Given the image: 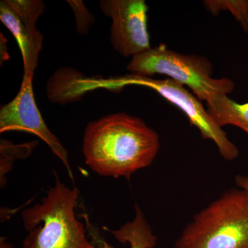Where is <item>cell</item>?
Returning a JSON list of instances; mask_svg holds the SVG:
<instances>
[{
  "label": "cell",
  "mask_w": 248,
  "mask_h": 248,
  "mask_svg": "<svg viewBox=\"0 0 248 248\" xmlns=\"http://www.w3.org/2000/svg\"><path fill=\"white\" fill-rule=\"evenodd\" d=\"M159 148V135L141 118L117 112L88 124L82 151L94 172L129 179L153 164Z\"/></svg>",
  "instance_id": "obj_1"
},
{
  "label": "cell",
  "mask_w": 248,
  "mask_h": 248,
  "mask_svg": "<svg viewBox=\"0 0 248 248\" xmlns=\"http://www.w3.org/2000/svg\"><path fill=\"white\" fill-rule=\"evenodd\" d=\"M80 191L70 188L56 175L55 184L40 203L22 212L29 232L23 248H101L86 237V228L76 217Z\"/></svg>",
  "instance_id": "obj_2"
},
{
  "label": "cell",
  "mask_w": 248,
  "mask_h": 248,
  "mask_svg": "<svg viewBox=\"0 0 248 248\" xmlns=\"http://www.w3.org/2000/svg\"><path fill=\"white\" fill-rule=\"evenodd\" d=\"M174 248H248V195L224 192L196 214Z\"/></svg>",
  "instance_id": "obj_3"
},
{
  "label": "cell",
  "mask_w": 248,
  "mask_h": 248,
  "mask_svg": "<svg viewBox=\"0 0 248 248\" xmlns=\"http://www.w3.org/2000/svg\"><path fill=\"white\" fill-rule=\"evenodd\" d=\"M127 68L139 76H169L190 88L200 101L207 102L217 94H230L235 87L234 82L228 78H212L213 65L208 58L177 53L164 44L132 58Z\"/></svg>",
  "instance_id": "obj_4"
},
{
  "label": "cell",
  "mask_w": 248,
  "mask_h": 248,
  "mask_svg": "<svg viewBox=\"0 0 248 248\" xmlns=\"http://www.w3.org/2000/svg\"><path fill=\"white\" fill-rule=\"evenodd\" d=\"M127 86H145L154 90L169 102L181 109L187 115L190 124L200 130L205 140L213 141L223 159L232 161L239 156L237 147L228 139L224 130L218 126L204 108L198 98L189 92L181 83L170 78L155 79L151 77L128 74L103 79L102 89L120 91Z\"/></svg>",
  "instance_id": "obj_5"
},
{
  "label": "cell",
  "mask_w": 248,
  "mask_h": 248,
  "mask_svg": "<svg viewBox=\"0 0 248 248\" xmlns=\"http://www.w3.org/2000/svg\"><path fill=\"white\" fill-rule=\"evenodd\" d=\"M99 6L112 20L110 43L117 53L133 58L152 48L144 0H102Z\"/></svg>",
  "instance_id": "obj_6"
},
{
  "label": "cell",
  "mask_w": 248,
  "mask_h": 248,
  "mask_svg": "<svg viewBox=\"0 0 248 248\" xmlns=\"http://www.w3.org/2000/svg\"><path fill=\"white\" fill-rule=\"evenodd\" d=\"M33 77L24 74L16 97L0 109V133L19 131L34 134L46 143L53 154L64 165L73 180L68 152L48 128L37 108L32 89Z\"/></svg>",
  "instance_id": "obj_7"
},
{
  "label": "cell",
  "mask_w": 248,
  "mask_h": 248,
  "mask_svg": "<svg viewBox=\"0 0 248 248\" xmlns=\"http://www.w3.org/2000/svg\"><path fill=\"white\" fill-rule=\"evenodd\" d=\"M45 10V3L40 0L0 1V21L17 41L22 55L24 74L32 77L43 45V36L36 26Z\"/></svg>",
  "instance_id": "obj_8"
},
{
  "label": "cell",
  "mask_w": 248,
  "mask_h": 248,
  "mask_svg": "<svg viewBox=\"0 0 248 248\" xmlns=\"http://www.w3.org/2000/svg\"><path fill=\"white\" fill-rule=\"evenodd\" d=\"M91 91V78L73 68L58 70L48 80L46 94L50 102L65 104L78 100Z\"/></svg>",
  "instance_id": "obj_9"
},
{
  "label": "cell",
  "mask_w": 248,
  "mask_h": 248,
  "mask_svg": "<svg viewBox=\"0 0 248 248\" xmlns=\"http://www.w3.org/2000/svg\"><path fill=\"white\" fill-rule=\"evenodd\" d=\"M206 102L207 111L218 126L235 125L248 135V102L239 104L225 94H215Z\"/></svg>",
  "instance_id": "obj_10"
},
{
  "label": "cell",
  "mask_w": 248,
  "mask_h": 248,
  "mask_svg": "<svg viewBox=\"0 0 248 248\" xmlns=\"http://www.w3.org/2000/svg\"><path fill=\"white\" fill-rule=\"evenodd\" d=\"M135 210L133 221L127 222L120 229H104L111 233L119 242L128 244L130 248H154L157 238L153 234L138 204H135Z\"/></svg>",
  "instance_id": "obj_11"
},
{
  "label": "cell",
  "mask_w": 248,
  "mask_h": 248,
  "mask_svg": "<svg viewBox=\"0 0 248 248\" xmlns=\"http://www.w3.org/2000/svg\"><path fill=\"white\" fill-rule=\"evenodd\" d=\"M203 3L214 16L221 11H231L245 32L248 33V0H206Z\"/></svg>",
  "instance_id": "obj_12"
},
{
  "label": "cell",
  "mask_w": 248,
  "mask_h": 248,
  "mask_svg": "<svg viewBox=\"0 0 248 248\" xmlns=\"http://www.w3.org/2000/svg\"><path fill=\"white\" fill-rule=\"evenodd\" d=\"M66 2L71 6L76 19V29L78 33L86 35L94 24V16L85 6L84 2L79 0H69Z\"/></svg>",
  "instance_id": "obj_13"
},
{
  "label": "cell",
  "mask_w": 248,
  "mask_h": 248,
  "mask_svg": "<svg viewBox=\"0 0 248 248\" xmlns=\"http://www.w3.org/2000/svg\"><path fill=\"white\" fill-rule=\"evenodd\" d=\"M235 183L239 188L244 190L248 195V177L247 176L239 175L235 178Z\"/></svg>",
  "instance_id": "obj_14"
},
{
  "label": "cell",
  "mask_w": 248,
  "mask_h": 248,
  "mask_svg": "<svg viewBox=\"0 0 248 248\" xmlns=\"http://www.w3.org/2000/svg\"><path fill=\"white\" fill-rule=\"evenodd\" d=\"M0 248H15L10 243L6 241L4 237L0 239Z\"/></svg>",
  "instance_id": "obj_15"
}]
</instances>
